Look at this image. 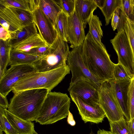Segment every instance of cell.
Listing matches in <instances>:
<instances>
[{
    "instance_id": "1",
    "label": "cell",
    "mask_w": 134,
    "mask_h": 134,
    "mask_svg": "<svg viewBox=\"0 0 134 134\" xmlns=\"http://www.w3.org/2000/svg\"><path fill=\"white\" fill-rule=\"evenodd\" d=\"M84 63L91 74L102 83L115 80V64L110 58L105 47L100 45L88 32L82 46Z\"/></svg>"
},
{
    "instance_id": "2",
    "label": "cell",
    "mask_w": 134,
    "mask_h": 134,
    "mask_svg": "<svg viewBox=\"0 0 134 134\" xmlns=\"http://www.w3.org/2000/svg\"><path fill=\"white\" fill-rule=\"evenodd\" d=\"M49 92L47 89L41 88L27 90L14 93L8 110L25 120L36 121Z\"/></svg>"
},
{
    "instance_id": "3",
    "label": "cell",
    "mask_w": 134,
    "mask_h": 134,
    "mask_svg": "<svg viewBox=\"0 0 134 134\" xmlns=\"http://www.w3.org/2000/svg\"><path fill=\"white\" fill-rule=\"evenodd\" d=\"M70 71L67 65L47 71L31 73L17 82L12 91L14 94L27 90L43 88L51 91L70 73Z\"/></svg>"
},
{
    "instance_id": "4",
    "label": "cell",
    "mask_w": 134,
    "mask_h": 134,
    "mask_svg": "<svg viewBox=\"0 0 134 134\" xmlns=\"http://www.w3.org/2000/svg\"><path fill=\"white\" fill-rule=\"evenodd\" d=\"M70 103V98L66 94L49 92L36 122L42 125H49L66 118Z\"/></svg>"
},
{
    "instance_id": "5",
    "label": "cell",
    "mask_w": 134,
    "mask_h": 134,
    "mask_svg": "<svg viewBox=\"0 0 134 134\" xmlns=\"http://www.w3.org/2000/svg\"><path fill=\"white\" fill-rule=\"evenodd\" d=\"M69 52L67 42L57 35L56 39L50 46L47 55L32 65L38 72L47 71L66 66Z\"/></svg>"
},
{
    "instance_id": "6",
    "label": "cell",
    "mask_w": 134,
    "mask_h": 134,
    "mask_svg": "<svg viewBox=\"0 0 134 134\" xmlns=\"http://www.w3.org/2000/svg\"><path fill=\"white\" fill-rule=\"evenodd\" d=\"M82 46L72 48L68 57L67 64L72 75L68 90L80 81H88L98 89L103 83L91 74L84 63L82 56Z\"/></svg>"
},
{
    "instance_id": "7",
    "label": "cell",
    "mask_w": 134,
    "mask_h": 134,
    "mask_svg": "<svg viewBox=\"0 0 134 134\" xmlns=\"http://www.w3.org/2000/svg\"><path fill=\"white\" fill-rule=\"evenodd\" d=\"M110 42L117 55L118 63L124 67L131 79H134V59L124 29L116 33Z\"/></svg>"
},
{
    "instance_id": "8",
    "label": "cell",
    "mask_w": 134,
    "mask_h": 134,
    "mask_svg": "<svg viewBox=\"0 0 134 134\" xmlns=\"http://www.w3.org/2000/svg\"><path fill=\"white\" fill-rule=\"evenodd\" d=\"M98 92L99 104L109 122L116 121L124 118L123 113L108 81L101 84Z\"/></svg>"
},
{
    "instance_id": "9",
    "label": "cell",
    "mask_w": 134,
    "mask_h": 134,
    "mask_svg": "<svg viewBox=\"0 0 134 134\" xmlns=\"http://www.w3.org/2000/svg\"><path fill=\"white\" fill-rule=\"evenodd\" d=\"M37 71L32 64L11 66L0 79V93L6 97L17 82L25 76Z\"/></svg>"
},
{
    "instance_id": "10",
    "label": "cell",
    "mask_w": 134,
    "mask_h": 134,
    "mask_svg": "<svg viewBox=\"0 0 134 134\" xmlns=\"http://www.w3.org/2000/svg\"><path fill=\"white\" fill-rule=\"evenodd\" d=\"M0 17L15 30L34 22L32 13L15 7L0 6Z\"/></svg>"
},
{
    "instance_id": "11",
    "label": "cell",
    "mask_w": 134,
    "mask_h": 134,
    "mask_svg": "<svg viewBox=\"0 0 134 134\" xmlns=\"http://www.w3.org/2000/svg\"><path fill=\"white\" fill-rule=\"evenodd\" d=\"M33 14L34 22L38 29L39 34L46 43L51 46L57 36L53 24L38 6Z\"/></svg>"
},
{
    "instance_id": "12",
    "label": "cell",
    "mask_w": 134,
    "mask_h": 134,
    "mask_svg": "<svg viewBox=\"0 0 134 134\" xmlns=\"http://www.w3.org/2000/svg\"><path fill=\"white\" fill-rule=\"evenodd\" d=\"M70 94L85 123L90 122L98 124L102 122L106 116L99 104L95 107L90 105L84 103L78 97L71 94Z\"/></svg>"
},
{
    "instance_id": "13",
    "label": "cell",
    "mask_w": 134,
    "mask_h": 134,
    "mask_svg": "<svg viewBox=\"0 0 134 134\" xmlns=\"http://www.w3.org/2000/svg\"><path fill=\"white\" fill-rule=\"evenodd\" d=\"M99 89L88 81H80L68 90L70 94L78 97L86 104L95 107L99 104Z\"/></svg>"
},
{
    "instance_id": "14",
    "label": "cell",
    "mask_w": 134,
    "mask_h": 134,
    "mask_svg": "<svg viewBox=\"0 0 134 134\" xmlns=\"http://www.w3.org/2000/svg\"><path fill=\"white\" fill-rule=\"evenodd\" d=\"M131 80H114L108 81L127 121L130 120L128 100L129 89Z\"/></svg>"
},
{
    "instance_id": "15",
    "label": "cell",
    "mask_w": 134,
    "mask_h": 134,
    "mask_svg": "<svg viewBox=\"0 0 134 134\" xmlns=\"http://www.w3.org/2000/svg\"><path fill=\"white\" fill-rule=\"evenodd\" d=\"M85 29L79 18L75 11L68 16L67 26V40L73 48L82 46L85 36Z\"/></svg>"
},
{
    "instance_id": "16",
    "label": "cell",
    "mask_w": 134,
    "mask_h": 134,
    "mask_svg": "<svg viewBox=\"0 0 134 134\" xmlns=\"http://www.w3.org/2000/svg\"><path fill=\"white\" fill-rule=\"evenodd\" d=\"M97 7L93 0H75V11L84 29Z\"/></svg>"
},
{
    "instance_id": "17",
    "label": "cell",
    "mask_w": 134,
    "mask_h": 134,
    "mask_svg": "<svg viewBox=\"0 0 134 134\" xmlns=\"http://www.w3.org/2000/svg\"><path fill=\"white\" fill-rule=\"evenodd\" d=\"M7 118L18 134H32L34 130L33 122L23 119L5 109Z\"/></svg>"
},
{
    "instance_id": "18",
    "label": "cell",
    "mask_w": 134,
    "mask_h": 134,
    "mask_svg": "<svg viewBox=\"0 0 134 134\" xmlns=\"http://www.w3.org/2000/svg\"><path fill=\"white\" fill-rule=\"evenodd\" d=\"M47 45L39 33H37L12 46L11 49L14 51L26 52L32 48Z\"/></svg>"
},
{
    "instance_id": "19",
    "label": "cell",
    "mask_w": 134,
    "mask_h": 134,
    "mask_svg": "<svg viewBox=\"0 0 134 134\" xmlns=\"http://www.w3.org/2000/svg\"><path fill=\"white\" fill-rule=\"evenodd\" d=\"M11 37L9 43L12 46L38 33L36 26L33 23L20 29L9 32Z\"/></svg>"
},
{
    "instance_id": "20",
    "label": "cell",
    "mask_w": 134,
    "mask_h": 134,
    "mask_svg": "<svg viewBox=\"0 0 134 134\" xmlns=\"http://www.w3.org/2000/svg\"><path fill=\"white\" fill-rule=\"evenodd\" d=\"M37 5L54 25L57 15L62 10L56 1L37 0Z\"/></svg>"
},
{
    "instance_id": "21",
    "label": "cell",
    "mask_w": 134,
    "mask_h": 134,
    "mask_svg": "<svg viewBox=\"0 0 134 134\" xmlns=\"http://www.w3.org/2000/svg\"><path fill=\"white\" fill-rule=\"evenodd\" d=\"M42 57L33 55L25 52L11 49L8 65L11 66L18 65L33 64Z\"/></svg>"
},
{
    "instance_id": "22",
    "label": "cell",
    "mask_w": 134,
    "mask_h": 134,
    "mask_svg": "<svg viewBox=\"0 0 134 134\" xmlns=\"http://www.w3.org/2000/svg\"><path fill=\"white\" fill-rule=\"evenodd\" d=\"M0 5L15 7L32 14L37 7V0H0Z\"/></svg>"
},
{
    "instance_id": "23",
    "label": "cell",
    "mask_w": 134,
    "mask_h": 134,
    "mask_svg": "<svg viewBox=\"0 0 134 134\" xmlns=\"http://www.w3.org/2000/svg\"><path fill=\"white\" fill-rule=\"evenodd\" d=\"M88 23L89 27L88 32L100 45L105 47L101 41V38L103 36V32L101 28L102 24L99 17L93 14L90 18Z\"/></svg>"
},
{
    "instance_id": "24",
    "label": "cell",
    "mask_w": 134,
    "mask_h": 134,
    "mask_svg": "<svg viewBox=\"0 0 134 134\" xmlns=\"http://www.w3.org/2000/svg\"><path fill=\"white\" fill-rule=\"evenodd\" d=\"M11 48L9 40L5 41L0 40V79L3 75L9 64Z\"/></svg>"
},
{
    "instance_id": "25",
    "label": "cell",
    "mask_w": 134,
    "mask_h": 134,
    "mask_svg": "<svg viewBox=\"0 0 134 134\" xmlns=\"http://www.w3.org/2000/svg\"><path fill=\"white\" fill-rule=\"evenodd\" d=\"M68 16L62 10L57 15L54 24L57 35L63 40L68 42L67 26Z\"/></svg>"
},
{
    "instance_id": "26",
    "label": "cell",
    "mask_w": 134,
    "mask_h": 134,
    "mask_svg": "<svg viewBox=\"0 0 134 134\" xmlns=\"http://www.w3.org/2000/svg\"><path fill=\"white\" fill-rule=\"evenodd\" d=\"M120 0H105L104 6L101 10L105 18V25H108L115 11L119 8Z\"/></svg>"
},
{
    "instance_id": "27",
    "label": "cell",
    "mask_w": 134,
    "mask_h": 134,
    "mask_svg": "<svg viewBox=\"0 0 134 134\" xmlns=\"http://www.w3.org/2000/svg\"><path fill=\"white\" fill-rule=\"evenodd\" d=\"M110 132L112 134H131L127 121L124 118L118 121L109 122Z\"/></svg>"
},
{
    "instance_id": "28",
    "label": "cell",
    "mask_w": 134,
    "mask_h": 134,
    "mask_svg": "<svg viewBox=\"0 0 134 134\" xmlns=\"http://www.w3.org/2000/svg\"><path fill=\"white\" fill-rule=\"evenodd\" d=\"M119 8L126 17L134 22V0H120Z\"/></svg>"
},
{
    "instance_id": "29",
    "label": "cell",
    "mask_w": 134,
    "mask_h": 134,
    "mask_svg": "<svg viewBox=\"0 0 134 134\" xmlns=\"http://www.w3.org/2000/svg\"><path fill=\"white\" fill-rule=\"evenodd\" d=\"M123 29L127 37L134 59V22L127 17Z\"/></svg>"
},
{
    "instance_id": "30",
    "label": "cell",
    "mask_w": 134,
    "mask_h": 134,
    "mask_svg": "<svg viewBox=\"0 0 134 134\" xmlns=\"http://www.w3.org/2000/svg\"><path fill=\"white\" fill-rule=\"evenodd\" d=\"M62 10L68 16L75 11V0H56Z\"/></svg>"
},
{
    "instance_id": "31",
    "label": "cell",
    "mask_w": 134,
    "mask_h": 134,
    "mask_svg": "<svg viewBox=\"0 0 134 134\" xmlns=\"http://www.w3.org/2000/svg\"><path fill=\"white\" fill-rule=\"evenodd\" d=\"M128 107L131 120L134 118V79L131 80L129 86Z\"/></svg>"
},
{
    "instance_id": "32",
    "label": "cell",
    "mask_w": 134,
    "mask_h": 134,
    "mask_svg": "<svg viewBox=\"0 0 134 134\" xmlns=\"http://www.w3.org/2000/svg\"><path fill=\"white\" fill-rule=\"evenodd\" d=\"M114 75L116 80L131 79L124 67L119 63L115 64Z\"/></svg>"
},
{
    "instance_id": "33",
    "label": "cell",
    "mask_w": 134,
    "mask_h": 134,
    "mask_svg": "<svg viewBox=\"0 0 134 134\" xmlns=\"http://www.w3.org/2000/svg\"><path fill=\"white\" fill-rule=\"evenodd\" d=\"M50 46H46L32 48L26 53L33 55L43 57L47 55Z\"/></svg>"
},
{
    "instance_id": "34",
    "label": "cell",
    "mask_w": 134,
    "mask_h": 134,
    "mask_svg": "<svg viewBox=\"0 0 134 134\" xmlns=\"http://www.w3.org/2000/svg\"><path fill=\"white\" fill-rule=\"evenodd\" d=\"M4 131L6 134H18L4 113L3 115Z\"/></svg>"
},
{
    "instance_id": "35",
    "label": "cell",
    "mask_w": 134,
    "mask_h": 134,
    "mask_svg": "<svg viewBox=\"0 0 134 134\" xmlns=\"http://www.w3.org/2000/svg\"><path fill=\"white\" fill-rule=\"evenodd\" d=\"M120 21V10L118 8L113 14L111 19V26L113 31L117 29Z\"/></svg>"
},
{
    "instance_id": "36",
    "label": "cell",
    "mask_w": 134,
    "mask_h": 134,
    "mask_svg": "<svg viewBox=\"0 0 134 134\" xmlns=\"http://www.w3.org/2000/svg\"><path fill=\"white\" fill-rule=\"evenodd\" d=\"M10 35L9 31L5 30L0 25V40L6 41L10 38Z\"/></svg>"
},
{
    "instance_id": "37",
    "label": "cell",
    "mask_w": 134,
    "mask_h": 134,
    "mask_svg": "<svg viewBox=\"0 0 134 134\" xmlns=\"http://www.w3.org/2000/svg\"><path fill=\"white\" fill-rule=\"evenodd\" d=\"M0 25L9 32H13L15 31L6 21L1 17H0Z\"/></svg>"
},
{
    "instance_id": "38",
    "label": "cell",
    "mask_w": 134,
    "mask_h": 134,
    "mask_svg": "<svg viewBox=\"0 0 134 134\" xmlns=\"http://www.w3.org/2000/svg\"><path fill=\"white\" fill-rule=\"evenodd\" d=\"M5 109L0 106V134H2L4 131L3 115L4 113Z\"/></svg>"
},
{
    "instance_id": "39",
    "label": "cell",
    "mask_w": 134,
    "mask_h": 134,
    "mask_svg": "<svg viewBox=\"0 0 134 134\" xmlns=\"http://www.w3.org/2000/svg\"><path fill=\"white\" fill-rule=\"evenodd\" d=\"M8 100L6 97H5L0 93V106L5 109H7L9 107Z\"/></svg>"
},
{
    "instance_id": "40",
    "label": "cell",
    "mask_w": 134,
    "mask_h": 134,
    "mask_svg": "<svg viewBox=\"0 0 134 134\" xmlns=\"http://www.w3.org/2000/svg\"><path fill=\"white\" fill-rule=\"evenodd\" d=\"M67 121L68 123L72 126H74L76 124V122L74 119L72 114L69 111Z\"/></svg>"
},
{
    "instance_id": "41",
    "label": "cell",
    "mask_w": 134,
    "mask_h": 134,
    "mask_svg": "<svg viewBox=\"0 0 134 134\" xmlns=\"http://www.w3.org/2000/svg\"><path fill=\"white\" fill-rule=\"evenodd\" d=\"M127 123L131 134H134V118L131 120L127 121Z\"/></svg>"
},
{
    "instance_id": "42",
    "label": "cell",
    "mask_w": 134,
    "mask_h": 134,
    "mask_svg": "<svg viewBox=\"0 0 134 134\" xmlns=\"http://www.w3.org/2000/svg\"><path fill=\"white\" fill-rule=\"evenodd\" d=\"M97 6L101 10L103 7L105 0H93Z\"/></svg>"
},
{
    "instance_id": "43",
    "label": "cell",
    "mask_w": 134,
    "mask_h": 134,
    "mask_svg": "<svg viewBox=\"0 0 134 134\" xmlns=\"http://www.w3.org/2000/svg\"><path fill=\"white\" fill-rule=\"evenodd\" d=\"M32 134H38L35 130L33 131Z\"/></svg>"
},
{
    "instance_id": "44",
    "label": "cell",
    "mask_w": 134,
    "mask_h": 134,
    "mask_svg": "<svg viewBox=\"0 0 134 134\" xmlns=\"http://www.w3.org/2000/svg\"><path fill=\"white\" fill-rule=\"evenodd\" d=\"M92 133V132H91L90 134H93Z\"/></svg>"
}]
</instances>
